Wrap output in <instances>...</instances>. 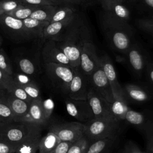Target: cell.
<instances>
[{
  "instance_id": "6da1fadb",
  "label": "cell",
  "mask_w": 153,
  "mask_h": 153,
  "mask_svg": "<svg viewBox=\"0 0 153 153\" xmlns=\"http://www.w3.org/2000/svg\"><path fill=\"white\" fill-rule=\"evenodd\" d=\"M91 32L84 16L79 13L68 26L61 39L56 42L71 63L74 68H78L81 49L84 45L91 41Z\"/></svg>"
},
{
  "instance_id": "7a4b0ae2",
  "label": "cell",
  "mask_w": 153,
  "mask_h": 153,
  "mask_svg": "<svg viewBox=\"0 0 153 153\" xmlns=\"http://www.w3.org/2000/svg\"><path fill=\"white\" fill-rule=\"evenodd\" d=\"M101 27L111 47L124 54L133 41V30L128 22L111 18L103 13L100 18Z\"/></svg>"
},
{
  "instance_id": "3957f363",
  "label": "cell",
  "mask_w": 153,
  "mask_h": 153,
  "mask_svg": "<svg viewBox=\"0 0 153 153\" xmlns=\"http://www.w3.org/2000/svg\"><path fill=\"white\" fill-rule=\"evenodd\" d=\"M42 126L28 122L13 121L0 123V137L15 146Z\"/></svg>"
},
{
  "instance_id": "277c9868",
  "label": "cell",
  "mask_w": 153,
  "mask_h": 153,
  "mask_svg": "<svg viewBox=\"0 0 153 153\" xmlns=\"http://www.w3.org/2000/svg\"><path fill=\"white\" fill-rule=\"evenodd\" d=\"M46 75L53 85L65 97H68L69 85L74 74V68L64 65L44 63Z\"/></svg>"
},
{
  "instance_id": "5b68a950",
  "label": "cell",
  "mask_w": 153,
  "mask_h": 153,
  "mask_svg": "<svg viewBox=\"0 0 153 153\" xmlns=\"http://www.w3.org/2000/svg\"><path fill=\"white\" fill-rule=\"evenodd\" d=\"M119 124L117 122L93 118L84 124V135L90 142L106 138L117 134Z\"/></svg>"
},
{
  "instance_id": "8992f818",
  "label": "cell",
  "mask_w": 153,
  "mask_h": 153,
  "mask_svg": "<svg viewBox=\"0 0 153 153\" xmlns=\"http://www.w3.org/2000/svg\"><path fill=\"white\" fill-rule=\"evenodd\" d=\"M123 55L132 73L137 78L142 77L149 60L147 53L143 47L138 42H133Z\"/></svg>"
},
{
  "instance_id": "52a82bcc",
  "label": "cell",
  "mask_w": 153,
  "mask_h": 153,
  "mask_svg": "<svg viewBox=\"0 0 153 153\" xmlns=\"http://www.w3.org/2000/svg\"><path fill=\"white\" fill-rule=\"evenodd\" d=\"M0 27L13 41L21 42L33 39L26 30L23 20L6 14L0 17Z\"/></svg>"
},
{
  "instance_id": "ba28073f",
  "label": "cell",
  "mask_w": 153,
  "mask_h": 153,
  "mask_svg": "<svg viewBox=\"0 0 153 153\" xmlns=\"http://www.w3.org/2000/svg\"><path fill=\"white\" fill-rule=\"evenodd\" d=\"M84 124L78 121L53 123L48 131L55 134L61 141L74 142L84 136Z\"/></svg>"
},
{
  "instance_id": "9c48e42d",
  "label": "cell",
  "mask_w": 153,
  "mask_h": 153,
  "mask_svg": "<svg viewBox=\"0 0 153 153\" xmlns=\"http://www.w3.org/2000/svg\"><path fill=\"white\" fill-rule=\"evenodd\" d=\"M91 88L89 76L78 68H74V74L69 85L68 97L75 100H86Z\"/></svg>"
},
{
  "instance_id": "30bf717a",
  "label": "cell",
  "mask_w": 153,
  "mask_h": 153,
  "mask_svg": "<svg viewBox=\"0 0 153 153\" xmlns=\"http://www.w3.org/2000/svg\"><path fill=\"white\" fill-rule=\"evenodd\" d=\"M65 103L68 114L78 122L85 124L94 118L93 111L87 100H75L66 97Z\"/></svg>"
},
{
  "instance_id": "8fae6325",
  "label": "cell",
  "mask_w": 153,
  "mask_h": 153,
  "mask_svg": "<svg viewBox=\"0 0 153 153\" xmlns=\"http://www.w3.org/2000/svg\"><path fill=\"white\" fill-rule=\"evenodd\" d=\"M87 100L91 108L94 118L118 123L111 112V103L101 97L92 88L88 94Z\"/></svg>"
},
{
  "instance_id": "7c38bea8",
  "label": "cell",
  "mask_w": 153,
  "mask_h": 153,
  "mask_svg": "<svg viewBox=\"0 0 153 153\" xmlns=\"http://www.w3.org/2000/svg\"><path fill=\"white\" fill-rule=\"evenodd\" d=\"M91 88L101 97L109 103L114 100V96L110 84L99 65L89 76Z\"/></svg>"
},
{
  "instance_id": "4fadbf2b",
  "label": "cell",
  "mask_w": 153,
  "mask_h": 153,
  "mask_svg": "<svg viewBox=\"0 0 153 153\" xmlns=\"http://www.w3.org/2000/svg\"><path fill=\"white\" fill-rule=\"evenodd\" d=\"M99 65V56L93 42L92 41L86 42L81 49L78 68L89 76Z\"/></svg>"
},
{
  "instance_id": "5bb4252c",
  "label": "cell",
  "mask_w": 153,
  "mask_h": 153,
  "mask_svg": "<svg viewBox=\"0 0 153 153\" xmlns=\"http://www.w3.org/2000/svg\"><path fill=\"white\" fill-rule=\"evenodd\" d=\"M99 64L110 84L114 99L124 97L123 87L118 82L117 72L110 57L106 54L99 56Z\"/></svg>"
},
{
  "instance_id": "9a60e30c",
  "label": "cell",
  "mask_w": 153,
  "mask_h": 153,
  "mask_svg": "<svg viewBox=\"0 0 153 153\" xmlns=\"http://www.w3.org/2000/svg\"><path fill=\"white\" fill-rule=\"evenodd\" d=\"M41 57L44 63L61 64L72 67L68 58L54 41H45L41 50Z\"/></svg>"
},
{
  "instance_id": "2e32d148",
  "label": "cell",
  "mask_w": 153,
  "mask_h": 153,
  "mask_svg": "<svg viewBox=\"0 0 153 153\" xmlns=\"http://www.w3.org/2000/svg\"><path fill=\"white\" fill-rule=\"evenodd\" d=\"M100 4L104 14L114 19L128 23L130 11L123 3L111 0H102Z\"/></svg>"
},
{
  "instance_id": "e0dca14e",
  "label": "cell",
  "mask_w": 153,
  "mask_h": 153,
  "mask_svg": "<svg viewBox=\"0 0 153 153\" xmlns=\"http://www.w3.org/2000/svg\"><path fill=\"white\" fill-rule=\"evenodd\" d=\"M123 93L127 101L144 103L152 98L151 93L144 87L133 84H127L123 87Z\"/></svg>"
},
{
  "instance_id": "ac0fdd59",
  "label": "cell",
  "mask_w": 153,
  "mask_h": 153,
  "mask_svg": "<svg viewBox=\"0 0 153 153\" xmlns=\"http://www.w3.org/2000/svg\"><path fill=\"white\" fill-rule=\"evenodd\" d=\"M76 15L72 18L63 21L50 23L44 30L43 39L59 42L61 39L65 30L74 21Z\"/></svg>"
},
{
  "instance_id": "d6986e66",
  "label": "cell",
  "mask_w": 153,
  "mask_h": 153,
  "mask_svg": "<svg viewBox=\"0 0 153 153\" xmlns=\"http://www.w3.org/2000/svg\"><path fill=\"white\" fill-rule=\"evenodd\" d=\"M11 76L13 81L21 87L32 100L41 97L39 88L30 76L21 72H14Z\"/></svg>"
},
{
  "instance_id": "ffe728a7",
  "label": "cell",
  "mask_w": 153,
  "mask_h": 153,
  "mask_svg": "<svg viewBox=\"0 0 153 153\" xmlns=\"http://www.w3.org/2000/svg\"><path fill=\"white\" fill-rule=\"evenodd\" d=\"M3 97L13 112L14 116V121L23 122L28 113L30 104L14 97L7 91H5Z\"/></svg>"
},
{
  "instance_id": "44dd1931",
  "label": "cell",
  "mask_w": 153,
  "mask_h": 153,
  "mask_svg": "<svg viewBox=\"0 0 153 153\" xmlns=\"http://www.w3.org/2000/svg\"><path fill=\"white\" fill-rule=\"evenodd\" d=\"M42 100L41 97L32 100L29 105L28 113L23 122L32 123L41 126L47 123L43 111Z\"/></svg>"
},
{
  "instance_id": "7402d4cb",
  "label": "cell",
  "mask_w": 153,
  "mask_h": 153,
  "mask_svg": "<svg viewBox=\"0 0 153 153\" xmlns=\"http://www.w3.org/2000/svg\"><path fill=\"white\" fill-rule=\"evenodd\" d=\"M40 128L30 134L16 147L14 153H36L38 151L39 141L42 137Z\"/></svg>"
},
{
  "instance_id": "603a6c76",
  "label": "cell",
  "mask_w": 153,
  "mask_h": 153,
  "mask_svg": "<svg viewBox=\"0 0 153 153\" xmlns=\"http://www.w3.org/2000/svg\"><path fill=\"white\" fill-rule=\"evenodd\" d=\"M23 22L26 30L33 39H43L44 30L50 23L48 22L40 21L30 17L23 20Z\"/></svg>"
},
{
  "instance_id": "cb8c5ba5",
  "label": "cell",
  "mask_w": 153,
  "mask_h": 153,
  "mask_svg": "<svg viewBox=\"0 0 153 153\" xmlns=\"http://www.w3.org/2000/svg\"><path fill=\"white\" fill-rule=\"evenodd\" d=\"M16 63L21 73L30 76H34L38 73L37 63L33 58L29 56H19L16 59Z\"/></svg>"
},
{
  "instance_id": "d4e9b609",
  "label": "cell",
  "mask_w": 153,
  "mask_h": 153,
  "mask_svg": "<svg viewBox=\"0 0 153 153\" xmlns=\"http://www.w3.org/2000/svg\"><path fill=\"white\" fill-rule=\"evenodd\" d=\"M76 6L71 4L57 6L50 23L63 21L75 17L79 13Z\"/></svg>"
},
{
  "instance_id": "484cf974",
  "label": "cell",
  "mask_w": 153,
  "mask_h": 153,
  "mask_svg": "<svg viewBox=\"0 0 153 153\" xmlns=\"http://www.w3.org/2000/svg\"><path fill=\"white\" fill-rule=\"evenodd\" d=\"M117 134L106 138L93 141L90 145L85 153H103L108 150L117 139Z\"/></svg>"
},
{
  "instance_id": "4316f807",
  "label": "cell",
  "mask_w": 153,
  "mask_h": 153,
  "mask_svg": "<svg viewBox=\"0 0 153 153\" xmlns=\"http://www.w3.org/2000/svg\"><path fill=\"white\" fill-rule=\"evenodd\" d=\"M129 109L127 105V101L125 97L115 98L111 103V110L117 121L120 123L124 121L125 115Z\"/></svg>"
},
{
  "instance_id": "83f0119b",
  "label": "cell",
  "mask_w": 153,
  "mask_h": 153,
  "mask_svg": "<svg viewBox=\"0 0 153 153\" xmlns=\"http://www.w3.org/2000/svg\"><path fill=\"white\" fill-rule=\"evenodd\" d=\"M61 142L60 139L53 133L48 131L42 137L39 143V153H49L52 151Z\"/></svg>"
},
{
  "instance_id": "f1b7e54d",
  "label": "cell",
  "mask_w": 153,
  "mask_h": 153,
  "mask_svg": "<svg viewBox=\"0 0 153 153\" xmlns=\"http://www.w3.org/2000/svg\"><path fill=\"white\" fill-rule=\"evenodd\" d=\"M57 8V5H45L38 7L32 13L30 18L50 23Z\"/></svg>"
},
{
  "instance_id": "f546056e",
  "label": "cell",
  "mask_w": 153,
  "mask_h": 153,
  "mask_svg": "<svg viewBox=\"0 0 153 153\" xmlns=\"http://www.w3.org/2000/svg\"><path fill=\"white\" fill-rule=\"evenodd\" d=\"M149 120L144 114L130 108L127 111L124 119V121L129 124L139 128H142L143 129Z\"/></svg>"
},
{
  "instance_id": "4dcf8cb0",
  "label": "cell",
  "mask_w": 153,
  "mask_h": 153,
  "mask_svg": "<svg viewBox=\"0 0 153 153\" xmlns=\"http://www.w3.org/2000/svg\"><path fill=\"white\" fill-rule=\"evenodd\" d=\"M38 7H33L29 5H21L18 8L13 10V11L7 13L6 14L9 15L19 20H25L27 18L30 17L32 13L38 8Z\"/></svg>"
},
{
  "instance_id": "1f68e13d",
  "label": "cell",
  "mask_w": 153,
  "mask_h": 153,
  "mask_svg": "<svg viewBox=\"0 0 153 153\" xmlns=\"http://www.w3.org/2000/svg\"><path fill=\"white\" fill-rule=\"evenodd\" d=\"M14 121L13 112L2 96L0 99V123H7Z\"/></svg>"
},
{
  "instance_id": "d6a6232c",
  "label": "cell",
  "mask_w": 153,
  "mask_h": 153,
  "mask_svg": "<svg viewBox=\"0 0 153 153\" xmlns=\"http://www.w3.org/2000/svg\"><path fill=\"white\" fill-rule=\"evenodd\" d=\"M90 143L84 135L72 143L67 153H85Z\"/></svg>"
},
{
  "instance_id": "836d02e7",
  "label": "cell",
  "mask_w": 153,
  "mask_h": 153,
  "mask_svg": "<svg viewBox=\"0 0 153 153\" xmlns=\"http://www.w3.org/2000/svg\"><path fill=\"white\" fill-rule=\"evenodd\" d=\"M7 92L10 93L14 97L26 102L28 103H30L32 99L27 95L26 91L19 85H18L13 79V81L10 84Z\"/></svg>"
},
{
  "instance_id": "e575fe53",
  "label": "cell",
  "mask_w": 153,
  "mask_h": 153,
  "mask_svg": "<svg viewBox=\"0 0 153 153\" xmlns=\"http://www.w3.org/2000/svg\"><path fill=\"white\" fill-rule=\"evenodd\" d=\"M0 69L10 75L14 73L11 62L7 53L2 48L0 49Z\"/></svg>"
},
{
  "instance_id": "d590c367",
  "label": "cell",
  "mask_w": 153,
  "mask_h": 153,
  "mask_svg": "<svg viewBox=\"0 0 153 153\" xmlns=\"http://www.w3.org/2000/svg\"><path fill=\"white\" fill-rule=\"evenodd\" d=\"M136 23L139 29L153 36V22L148 17L138 19L136 20Z\"/></svg>"
},
{
  "instance_id": "8d00e7d4",
  "label": "cell",
  "mask_w": 153,
  "mask_h": 153,
  "mask_svg": "<svg viewBox=\"0 0 153 153\" xmlns=\"http://www.w3.org/2000/svg\"><path fill=\"white\" fill-rule=\"evenodd\" d=\"M20 5L21 4L17 0L0 1V10L4 14H7L13 11Z\"/></svg>"
},
{
  "instance_id": "74e56055",
  "label": "cell",
  "mask_w": 153,
  "mask_h": 153,
  "mask_svg": "<svg viewBox=\"0 0 153 153\" xmlns=\"http://www.w3.org/2000/svg\"><path fill=\"white\" fill-rule=\"evenodd\" d=\"M54 102L51 99H48L42 100V108L44 114V117L46 121L48 122L51 116L54 109Z\"/></svg>"
},
{
  "instance_id": "f35d334b",
  "label": "cell",
  "mask_w": 153,
  "mask_h": 153,
  "mask_svg": "<svg viewBox=\"0 0 153 153\" xmlns=\"http://www.w3.org/2000/svg\"><path fill=\"white\" fill-rule=\"evenodd\" d=\"M12 81V76L0 69V88L6 91Z\"/></svg>"
},
{
  "instance_id": "ab89813d",
  "label": "cell",
  "mask_w": 153,
  "mask_h": 153,
  "mask_svg": "<svg viewBox=\"0 0 153 153\" xmlns=\"http://www.w3.org/2000/svg\"><path fill=\"white\" fill-rule=\"evenodd\" d=\"M17 1L22 5L40 7V6L45 5H53L48 0H17Z\"/></svg>"
},
{
  "instance_id": "60d3db41",
  "label": "cell",
  "mask_w": 153,
  "mask_h": 153,
  "mask_svg": "<svg viewBox=\"0 0 153 153\" xmlns=\"http://www.w3.org/2000/svg\"><path fill=\"white\" fill-rule=\"evenodd\" d=\"M16 148L0 137V153H14Z\"/></svg>"
},
{
  "instance_id": "b9f144b4",
  "label": "cell",
  "mask_w": 153,
  "mask_h": 153,
  "mask_svg": "<svg viewBox=\"0 0 153 153\" xmlns=\"http://www.w3.org/2000/svg\"><path fill=\"white\" fill-rule=\"evenodd\" d=\"M72 142L61 141L57 146L49 153H67Z\"/></svg>"
},
{
  "instance_id": "7bdbcfd3",
  "label": "cell",
  "mask_w": 153,
  "mask_h": 153,
  "mask_svg": "<svg viewBox=\"0 0 153 153\" xmlns=\"http://www.w3.org/2000/svg\"><path fill=\"white\" fill-rule=\"evenodd\" d=\"M54 5H62L66 4H71L75 5H82L81 0H48Z\"/></svg>"
},
{
  "instance_id": "ee69618b",
  "label": "cell",
  "mask_w": 153,
  "mask_h": 153,
  "mask_svg": "<svg viewBox=\"0 0 153 153\" xmlns=\"http://www.w3.org/2000/svg\"><path fill=\"white\" fill-rule=\"evenodd\" d=\"M121 153H144L133 142L127 143L123 148Z\"/></svg>"
},
{
  "instance_id": "f6af8a7d",
  "label": "cell",
  "mask_w": 153,
  "mask_h": 153,
  "mask_svg": "<svg viewBox=\"0 0 153 153\" xmlns=\"http://www.w3.org/2000/svg\"><path fill=\"white\" fill-rule=\"evenodd\" d=\"M145 72L149 82L153 87V62L148 60Z\"/></svg>"
},
{
  "instance_id": "bcb514c9",
  "label": "cell",
  "mask_w": 153,
  "mask_h": 153,
  "mask_svg": "<svg viewBox=\"0 0 153 153\" xmlns=\"http://www.w3.org/2000/svg\"><path fill=\"white\" fill-rule=\"evenodd\" d=\"M146 137L153 136V120H149L143 128Z\"/></svg>"
},
{
  "instance_id": "7dc6e473",
  "label": "cell",
  "mask_w": 153,
  "mask_h": 153,
  "mask_svg": "<svg viewBox=\"0 0 153 153\" xmlns=\"http://www.w3.org/2000/svg\"><path fill=\"white\" fill-rule=\"evenodd\" d=\"M146 153H153V136L146 137Z\"/></svg>"
},
{
  "instance_id": "c3c4849f",
  "label": "cell",
  "mask_w": 153,
  "mask_h": 153,
  "mask_svg": "<svg viewBox=\"0 0 153 153\" xmlns=\"http://www.w3.org/2000/svg\"><path fill=\"white\" fill-rule=\"evenodd\" d=\"M143 6L148 10L153 12V0H139Z\"/></svg>"
},
{
  "instance_id": "681fc988",
  "label": "cell",
  "mask_w": 153,
  "mask_h": 153,
  "mask_svg": "<svg viewBox=\"0 0 153 153\" xmlns=\"http://www.w3.org/2000/svg\"><path fill=\"white\" fill-rule=\"evenodd\" d=\"M102 0H81L82 2V5L85 4H93L94 2H99L100 3V2Z\"/></svg>"
},
{
  "instance_id": "f907efd6",
  "label": "cell",
  "mask_w": 153,
  "mask_h": 153,
  "mask_svg": "<svg viewBox=\"0 0 153 153\" xmlns=\"http://www.w3.org/2000/svg\"><path fill=\"white\" fill-rule=\"evenodd\" d=\"M123 3L125 2H127L129 3H136L138 1H139V0H122Z\"/></svg>"
},
{
  "instance_id": "816d5d0a",
  "label": "cell",
  "mask_w": 153,
  "mask_h": 153,
  "mask_svg": "<svg viewBox=\"0 0 153 153\" xmlns=\"http://www.w3.org/2000/svg\"><path fill=\"white\" fill-rule=\"evenodd\" d=\"M5 91H4V90H2L1 88H0V99L4 96V94H5Z\"/></svg>"
},
{
  "instance_id": "f5cc1de1",
  "label": "cell",
  "mask_w": 153,
  "mask_h": 153,
  "mask_svg": "<svg viewBox=\"0 0 153 153\" xmlns=\"http://www.w3.org/2000/svg\"><path fill=\"white\" fill-rule=\"evenodd\" d=\"M149 20H151V21H152L153 22V14H152V15H151L149 17H148Z\"/></svg>"
},
{
  "instance_id": "db71d44e",
  "label": "cell",
  "mask_w": 153,
  "mask_h": 153,
  "mask_svg": "<svg viewBox=\"0 0 153 153\" xmlns=\"http://www.w3.org/2000/svg\"><path fill=\"white\" fill-rule=\"evenodd\" d=\"M2 39L1 36H0V49H1V47L2 45Z\"/></svg>"
},
{
  "instance_id": "11a10c76",
  "label": "cell",
  "mask_w": 153,
  "mask_h": 153,
  "mask_svg": "<svg viewBox=\"0 0 153 153\" xmlns=\"http://www.w3.org/2000/svg\"><path fill=\"white\" fill-rule=\"evenodd\" d=\"M111 1H117V2H122L123 3L122 0H111Z\"/></svg>"
},
{
  "instance_id": "9f6ffc18",
  "label": "cell",
  "mask_w": 153,
  "mask_h": 153,
  "mask_svg": "<svg viewBox=\"0 0 153 153\" xmlns=\"http://www.w3.org/2000/svg\"><path fill=\"white\" fill-rule=\"evenodd\" d=\"M4 14V13L2 11H1V10H0V17H1L2 14Z\"/></svg>"
},
{
  "instance_id": "6f0895ef",
  "label": "cell",
  "mask_w": 153,
  "mask_h": 153,
  "mask_svg": "<svg viewBox=\"0 0 153 153\" xmlns=\"http://www.w3.org/2000/svg\"><path fill=\"white\" fill-rule=\"evenodd\" d=\"M151 44H152V45H153V40L151 41Z\"/></svg>"
},
{
  "instance_id": "680465c9",
  "label": "cell",
  "mask_w": 153,
  "mask_h": 153,
  "mask_svg": "<svg viewBox=\"0 0 153 153\" xmlns=\"http://www.w3.org/2000/svg\"><path fill=\"white\" fill-rule=\"evenodd\" d=\"M0 1H2V0H0Z\"/></svg>"
}]
</instances>
